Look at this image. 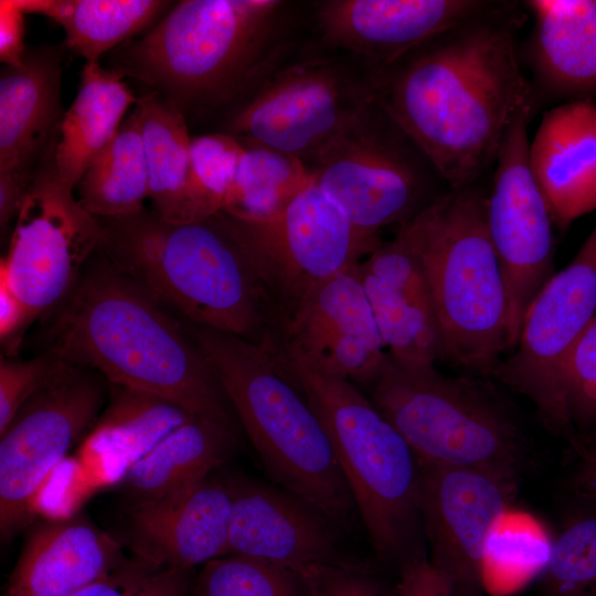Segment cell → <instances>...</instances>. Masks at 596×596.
I'll list each match as a JSON object with an SVG mask.
<instances>
[{
    "instance_id": "6da1fadb",
    "label": "cell",
    "mask_w": 596,
    "mask_h": 596,
    "mask_svg": "<svg viewBox=\"0 0 596 596\" xmlns=\"http://www.w3.org/2000/svg\"><path fill=\"white\" fill-rule=\"evenodd\" d=\"M479 18L370 76L376 104L451 190L496 162L509 126L533 104L512 30Z\"/></svg>"
},
{
    "instance_id": "7a4b0ae2",
    "label": "cell",
    "mask_w": 596,
    "mask_h": 596,
    "mask_svg": "<svg viewBox=\"0 0 596 596\" xmlns=\"http://www.w3.org/2000/svg\"><path fill=\"white\" fill-rule=\"evenodd\" d=\"M100 255L61 304L50 350L116 386L159 395L237 435V416L187 327Z\"/></svg>"
},
{
    "instance_id": "3957f363",
    "label": "cell",
    "mask_w": 596,
    "mask_h": 596,
    "mask_svg": "<svg viewBox=\"0 0 596 596\" xmlns=\"http://www.w3.org/2000/svg\"><path fill=\"white\" fill-rule=\"evenodd\" d=\"M99 221L98 251L189 323L259 345L281 334L284 319L221 212L171 222L143 209Z\"/></svg>"
},
{
    "instance_id": "277c9868",
    "label": "cell",
    "mask_w": 596,
    "mask_h": 596,
    "mask_svg": "<svg viewBox=\"0 0 596 596\" xmlns=\"http://www.w3.org/2000/svg\"><path fill=\"white\" fill-rule=\"evenodd\" d=\"M289 3L183 0L116 47L113 70L158 92L185 117L234 105L288 50Z\"/></svg>"
},
{
    "instance_id": "5b68a950",
    "label": "cell",
    "mask_w": 596,
    "mask_h": 596,
    "mask_svg": "<svg viewBox=\"0 0 596 596\" xmlns=\"http://www.w3.org/2000/svg\"><path fill=\"white\" fill-rule=\"evenodd\" d=\"M185 327L273 481L348 525L358 510L329 437L278 356L230 333Z\"/></svg>"
},
{
    "instance_id": "8992f818",
    "label": "cell",
    "mask_w": 596,
    "mask_h": 596,
    "mask_svg": "<svg viewBox=\"0 0 596 596\" xmlns=\"http://www.w3.org/2000/svg\"><path fill=\"white\" fill-rule=\"evenodd\" d=\"M319 417L376 555L419 552V461L397 429L347 379L279 343L274 349Z\"/></svg>"
},
{
    "instance_id": "52a82bcc",
    "label": "cell",
    "mask_w": 596,
    "mask_h": 596,
    "mask_svg": "<svg viewBox=\"0 0 596 596\" xmlns=\"http://www.w3.org/2000/svg\"><path fill=\"white\" fill-rule=\"evenodd\" d=\"M430 288L443 359L490 377L508 351V300L487 225V195L470 185L407 221Z\"/></svg>"
},
{
    "instance_id": "ba28073f",
    "label": "cell",
    "mask_w": 596,
    "mask_h": 596,
    "mask_svg": "<svg viewBox=\"0 0 596 596\" xmlns=\"http://www.w3.org/2000/svg\"><path fill=\"white\" fill-rule=\"evenodd\" d=\"M372 386V403L419 460L518 485L525 439L492 379L406 369L389 356Z\"/></svg>"
},
{
    "instance_id": "9c48e42d",
    "label": "cell",
    "mask_w": 596,
    "mask_h": 596,
    "mask_svg": "<svg viewBox=\"0 0 596 596\" xmlns=\"http://www.w3.org/2000/svg\"><path fill=\"white\" fill-rule=\"evenodd\" d=\"M372 99L370 76L338 56L283 60L233 105L223 132L313 158Z\"/></svg>"
},
{
    "instance_id": "30bf717a",
    "label": "cell",
    "mask_w": 596,
    "mask_h": 596,
    "mask_svg": "<svg viewBox=\"0 0 596 596\" xmlns=\"http://www.w3.org/2000/svg\"><path fill=\"white\" fill-rule=\"evenodd\" d=\"M285 324L308 292L361 263L382 243L359 231L315 180L283 210L259 220L221 212Z\"/></svg>"
},
{
    "instance_id": "8fae6325",
    "label": "cell",
    "mask_w": 596,
    "mask_h": 596,
    "mask_svg": "<svg viewBox=\"0 0 596 596\" xmlns=\"http://www.w3.org/2000/svg\"><path fill=\"white\" fill-rule=\"evenodd\" d=\"M408 145L373 98L316 153L313 180L359 231L379 236L424 207V180Z\"/></svg>"
},
{
    "instance_id": "7c38bea8",
    "label": "cell",
    "mask_w": 596,
    "mask_h": 596,
    "mask_svg": "<svg viewBox=\"0 0 596 596\" xmlns=\"http://www.w3.org/2000/svg\"><path fill=\"white\" fill-rule=\"evenodd\" d=\"M54 153L35 174L0 262V279L23 301L31 319L67 298L103 235L99 219L58 177Z\"/></svg>"
},
{
    "instance_id": "4fadbf2b",
    "label": "cell",
    "mask_w": 596,
    "mask_h": 596,
    "mask_svg": "<svg viewBox=\"0 0 596 596\" xmlns=\"http://www.w3.org/2000/svg\"><path fill=\"white\" fill-rule=\"evenodd\" d=\"M81 366H64L0 435V531L7 541L30 523L49 476L98 418L102 386Z\"/></svg>"
},
{
    "instance_id": "5bb4252c",
    "label": "cell",
    "mask_w": 596,
    "mask_h": 596,
    "mask_svg": "<svg viewBox=\"0 0 596 596\" xmlns=\"http://www.w3.org/2000/svg\"><path fill=\"white\" fill-rule=\"evenodd\" d=\"M532 106L509 126L487 195V225L508 300V351L519 341L528 308L555 274L554 221L529 163L528 125Z\"/></svg>"
},
{
    "instance_id": "9a60e30c",
    "label": "cell",
    "mask_w": 596,
    "mask_h": 596,
    "mask_svg": "<svg viewBox=\"0 0 596 596\" xmlns=\"http://www.w3.org/2000/svg\"><path fill=\"white\" fill-rule=\"evenodd\" d=\"M596 318V224L572 262L555 273L524 316L517 348L491 379L528 398L561 435L560 386L567 359Z\"/></svg>"
},
{
    "instance_id": "2e32d148",
    "label": "cell",
    "mask_w": 596,
    "mask_h": 596,
    "mask_svg": "<svg viewBox=\"0 0 596 596\" xmlns=\"http://www.w3.org/2000/svg\"><path fill=\"white\" fill-rule=\"evenodd\" d=\"M419 509L434 566L450 596H485L490 536L517 485L489 473L419 460Z\"/></svg>"
},
{
    "instance_id": "e0dca14e",
    "label": "cell",
    "mask_w": 596,
    "mask_h": 596,
    "mask_svg": "<svg viewBox=\"0 0 596 596\" xmlns=\"http://www.w3.org/2000/svg\"><path fill=\"white\" fill-rule=\"evenodd\" d=\"M475 0H326L315 3L324 45L348 52L374 73L480 17Z\"/></svg>"
},
{
    "instance_id": "ac0fdd59",
    "label": "cell",
    "mask_w": 596,
    "mask_h": 596,
    "mask_svg": "<svg viewBox=\"0 0 596 596\" xmlns=\"http://www.w3.org/2000/svg\"><path fill=\"white\" fill-rule=\"evenodd\" d=\"M232 496L228 554L258 558L298 573L352 560L341 529L302 498L245 476L224 478Z\"/></svg>"
},
{
    "instance_id": "d6986e66",
    "label": "cell",
    "mask_w": 596,
    "mask_h": 596,
    "mask_svg": "<svg viewBox=\"0 0 596 596\" xmlns=\"http://www.w3.org/2000/svg\"><path fill=\"white\" fill-rule=\"evenodd\" d=\"M359 265L312 288L287 320L279 341L333 374L373 384L389 355Z\"/></svg>"
},
{
    "instance_id": "ffe728a7",
    "label": "cell",
    "mask_w": 596,
    "mask_h": 596,
    "mask_svg": "<svg viewBox=\"0 0 596 596\" xmlns=\"http://www.w3.org/2000/svg\"><path fill=\"white\" fill-rule=\"evenodd\" d=\"M359 277L390 359L413 370L443 359L440 328L407 222L359 265Z\"/></svg>"
},
{
    "instance_id": "44dd1931",
    "label": "cell",
    "mask_w": 596,
    "mask_h": 596,
    "mask_svg": "<svg viewBox=\"0 0 596 596\" xmlns=\"http://www.w3.org/2000/svg\"><path fill=\"white\" fill-rule=\"evenodd\" d=\"M232 496L212 477L129 509L137 557L157 570L191 571L228 554Z\"/></svg>"
},
{
    "instance_id": "7402d4cb",
    "label": "cell",
    "mask_w": 596,
    "mask_h": 596,
    "mask_svg": "<svg viewBox=\"0 0 596 596\" xmlns=\"http://www.w3.org/2000/svg\"><path fill=\"white\" fill-rule=\"evenodd\" d=\"M66 46L26 49L24 65L0 76V180L30 190L55 152L65 111L61 81Z\"/></svg>"
},
{
    "instance_id": "603a6c76",
    "label": "cell",
    "mask_w": 596,
    "mask_h": 596,
    "mask_svg": "<svg viewBox=\"0 0 596 596\" xmlns=\"http://www.w3.org/2000/svg\"><path fill=\"white\" fill-rule=\"evenodd\" d=\"M528 153L558 228L596 210L595 100L575 99L545 111Z\"/></svg>"
},
{
    "instance_id": "cb8c5ba5",
    "label": "cell",
    "mask_w": 596,
    "mask_h": 596,
    "mask_svg": "<svg viewBox=\"0 0 596 596\" xmlns=\"http://www.w3.org/2000/svg\"><path fill=\"white\" fill-rule=\"evenodd\" d=\"M124 562L120 543L87 519L52 520L29 535L6 596H70Z\"/></svg>"
},
{
    "instance_id": "d4e9b609",
    "label": "cell",
    "mask_w": 596,
    "mask_h": 596,
    "mask_svg": "<svg viewBox=\"0 0 596 596\" xmlns=\"http://www.w3.org/2000/svg\"><path fill=\"white\" fill-rule=\"evenodd\" d=\"M198 417L159 395L116 386L79 448L104 485L120 482L128 469L173 430Z\"/></svg>"
},
{
    "instance_id": "484cf974",
    "label": "cell",
    "mask_w": 596,
    "mask_h": 596,
    "mask_svg": "<svg viewBox=\"0 0 596 596\" xmlns=\"http://www.w3.org/2000/svg\"><path fill=\"white\" fill-rule=\"evenodd\" d=\"M531 54L540 78L558 92L596 91V0H529Z\"/></svg>"
},
{
    "instance_id": "4316f807",
    "label": "cell",
    "mask_w": 596,
    "mask_h": 596,
    "mask_svg": "<svg viewBox=\"0 0 596 596\" xmlns=\"http://www.w3.org/2000/svg\"><path fill=\"white\" fill-rule=\"evenodd\" d=\"M236 436L219 423L194 417L134 464L120 483L134 503L192 486L234 455Z\"/></svg>"
},
{
    "instance_id": "83f0119b",
    "label": "cell",
    "mask_w": 596,
    "mask_h": 596,
    "mask_svg": "<svg viewBox=\"0 0 596 596\" xmlns=\"http://www.w3.org/2000/svg\"><path fill=\"white\" fill-rule=\"evenodd\" d=\"M138 97L113 68L85 62L76 97L65 111L54 161L61 180L76 188L92 158L111 139Z\"/></svg>"
},
{
    "instance_id": "f1b7e54d",
    "label": "cell",
    "mask_w": 596,
    "mask_h": 596,
    "mask_svg": "<svg viewBox=\"0 0 596 596\" xmlns=\"http://www.w3.org/2000/svg\"><path fill=\"white\" fill-rule=\"evenodd\" d=\"M141 139L152 210L171 222L192 221L189 201L190 143L187 117L155 91L138 97Z\"/></svg>"
},
{
    "instance_id": "f546056e",
    "label": "cell",
    "mask_w": 596,
    "mask_h": 596,
    "mask_svg": "<svg viewBox=\"0 0 596 596\" xmlns=\"http://www.w3.org/2000/svg\"><path fill=\"white\" fill-rule=\"evenodd\" d=\"M26 14L45 15L65 33V46L99 62L106 52L151 29L171 7L162 0H14Z\"/></svg>"
},
{
    "instance_id": "4dcf8cb0",
    "label": "cell",
    "mask_w": 596,
    "mask_h": 596,
    "mask_svg": "<svg viewBox=\"0 0 596 596\" xmlns=\"http://www.w3.org/2000/svg\"><path fill=\"white\" fill-rule=\"evenodd\" d=\"M76 188L82 206L99 219L126 216L145 209L149 183L135 107L92 158Z\"/></svg>"
},
{
    "instance_id": "1f68e13d",
    "label": "cell",
    "mask_w": 596,
    "mask_h": 596,
    "mask_svg": "<svg viewBox=\"0 0 596 596\" xmlns=\"http://www.w3.org/2000/svg\"><path fill=\"white\" fill-rule=\"evenodd\" d=\"M242 142L245 151L220 212L240 220L265 219L283 210L312 182V172L302 159Z\"/></svg>"
},
{
    "instance_id": "d6a6232c",
    "label": "cell",
    "mask_w": 596,
    "mask_h": 596,
    "mask_svg": "<svg viewBox=\"0 0 596 596\" xmlns=\"http://www.w3.org/2000/svg\"><path fill=\"white\" fill-rule=\"evenodd\" d=\"M190 596H308L300 576L278 565L226 554L202 565Z\"/></svg>"
},
{
    "instance_id": "836d02e7",
    "label": "cell",
    "mask_w": 596,
    "mask_h": 596,
    "mask_svg": "<svg viewBox=\"0 0 596 596\" xmlns=\"http://www.w3.org/2000/svg\"><path fill=\"white\" fill-rule=\"evenodd\" d=\"M245 151V145L226 132L200 135L190 143L189 201L192 221L223 207Z\"/></svg>"
},
{
    "instance_id": "e575fe53",
    "label": "cell",
    "mask_w": 596,
    "mask_h": 596,
    "mask_svg": "<svg viewBox=\"0 0 596 596\" xmlns=\"http://www.w3.org/2000/svg\"><path fill=\"white\" fill-rule=\"evenodd\" d=\"M553 542L540 529L515 522L498 525L486 558L487 590L507 592L543 573Z\"/></svg>"
},
{
    "instance_id": "d590c367",
    "label": "cell",
    "mask_w": 596,
    "mask_h": 596,
    "mask_svg": "<svg viewBox=\"0 0 596 596\" xmlns=\"http://www.w3.org/2000/svg\"><path fill=\"white\" fill-rule=\"evenodd\" d=\"M543 573L552 596L596 593V518L574 521L557 536Z\"/></svg>"
},
{
    "instance_id": "8d00e7d4",
    "label": "cell",
    "mask_w": 596,
    "mask_h": 596,
    "mask_svg": "<svg viewBox=\"0 0 596 596\" xmlns=\"http://www.w3.org/2000/svg\"><path fill=\"white\" fill-rule=\"evenodd\" d=\"M562 436L576 443L575 429L596 424V318L573 348L560 386Z\"/></svg>"
},
{
    "instance_id": "74e56055",
    "label": "cell",
    "mask_w": 596,
    "mask_h": 596,
    "mask_svg": "<svg viewBox=\"0 0 596 596\" xmlns=\"http://www.w3.org/2000/svg\"><path fill=\"white\" fill-rule=\"evenodd\" d=\"M66 363L47 350L30 360L1 356L0 360V435L20 408L43 387Z\"/></svg>"
},
{
    "instance_id": "f35d334b",
    "label": "cell",
    "mask_w": 596,
    "mask_h": 596,
    "mask_svg": "<svg viewBox=\"0 0 596 596\" xmlns=\"http://www.w3.org/2000/svg\"><path fill=\"white\" fill-rule=\"evenodd\" d=\"M297 574L308 596H386L376 574L354 558L308 566Z\"/></svg>"
},
{
    "instance_id": "ab89813d",
    "label": "cell",
    "mask_w": 596,
    "mask_h": 596,
    "mask_svg": "<svg viewBox=\"0 0 596 596\" xmlns=\"http://www.w3.org/2000/svg\"><path fill=\"white\" fill-rule=\"evenodd\" d=\"M398 564L392 596H450L447 579L424 552H416Z\"/></svg>"
},
{
    "instance_id": "60d3db41",
    "label": "cell",
    "mask_w": 596,
    "mask_h": 596,
    "mask_svg": "<svg viewBox=\"0 0 596 596\" xmlns=\"http://www.w3.org/2000/svg\"><path fill=\"white\" fill-rule=\"evenodd\" d=\"M159 571L138 557L125 561L106 576L70 596H136Z\"/></svg>"
},
{
    "instance_id": "b9f144b4",
    "label": "cell",
    "mask_w": 596,
    "mask_h": 596,
    "mask_svg": "<svg viewBox=\"0 0 596 596\" xmlns=\"http://www.w3.org/2000/svg\"><path fill=\"white\" fill-rule=\"evenodd\" d=\"M24 14L14 0L0 1V61L9 67L24 65Z\"/></svg>"
},
{
    "instance_id": "7bdbcfd3",
    "label": "cell",
    "mask_w": 596,
    "mask_h": 596,
    "mask_svg": "<svg viewBox=\"0 0 596 596\" xmlns=\"http://www.w3.org/2000/svg\"><path fill=\"white\" fill-rule=\"evenodd\" d=\"M30 312L9 285L0 279V337L12 340L30 321Z\"/></svg>"
},
{
    "instance_id": "ee69618b",
    "label": "cell",
    "mask_w": 596,
    "mask_h": 596,
    "mask_svg": "<svg viewBox=\"0 0 596 596\" xmlns=\"http://www.w3.org/2000/svg\"><path fill=\"white\" fill-rule=\"evenodd\" d=\"M193 579L188 570H161L136 596H190Z\"/></svg>"
},
{
    "instance_id": "f6af8a7d",
    "label": "cell",
    "mask_w": 596,
    "mask_h": 596,
    "mask_svg": "<svg viewBox=\"0 0 596 596\" xmlns=\"http://www.w3.org/2000/svg\"><path fill=\"white\" fill-rule=\"evenodd\" d=\"M575 487L578 493L596 503V455L584 453L583 464L576 473Z\"/></svg>"
},
{
    "instance_id": "bcb514c9",
    "label": "cell",
    "mask_w": 596,
    "mask_h": 596,
    "mask_svg": "<svg viewBox=\"0 0 596 596\" xmlns=\"http://www.w3.org/2000/svg\"><path fill=\"white\" fill-rule=\"evenodd\" d=\"M584 453L595 454L596 455V432L594 433L592 439L589 440L588 448L584 449Z\"/></svg>"
}]
</instances>
